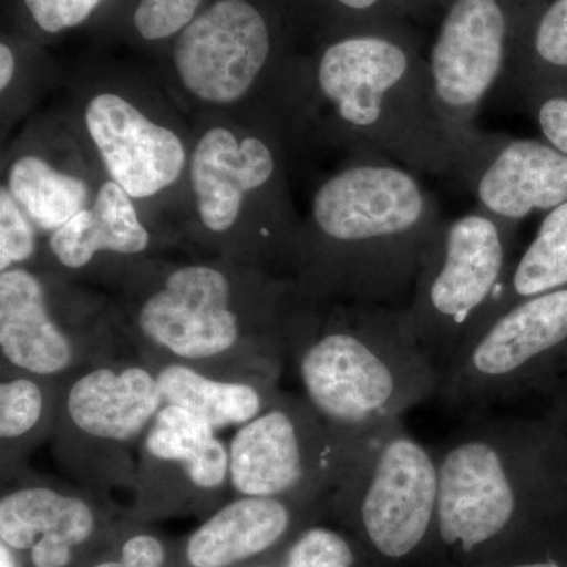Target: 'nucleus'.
Segmentation results:
<instances>
[{
	"label": "nucleus",
	"mask_w": 567,
	"mask_h": 567,
	"mask_svg": "<svg viewBox=\"0 0 567 567\" xmlns=\"http://www.w3.org/2000/svg\"><path fill=\"white\" fill-rule=\"evenodd\" d=\"M111 287L123 334L142 361H173L226 379L281 380L287 323L300 301L290 276L219 257H152Z\"/></svg>",
	"instance_id": "nucleus-1"
},
{
	"label": "nucleus",
	"mask_w": 567,
	"mask_h": 567,
	"mask_svg": "<svg viewBox=\"0 0 567 567\" xmlns=\"http://www.w3.org/2000/svg\"><path fill=\"white\" fill-rule=\"evenodd\" d=\"M311 133L416 174L456 178L462 144L436 114L427 59L405 20L328 37L298 58L287 134Z\"/></svg>",
	"instance_id": "nucleus-2"
},
{
	"label": "nucleus",
	"mask_w": 567,
	"mask_h": 567,
	"mask_svg": "<svg viewBox=\"0 0 567 567\" xmlns=\"http://www.w3.org/2000/svg\"><path fill=\"white\" fill-rule=\"evenodd\" d=\"M442 221L416 173L353 153L319 183L301 219L289 270L298 300L401 308Z\"/></svg>",
	"instance_id": "nucleus-3"
},
{
	"label": "nucleus",
	"mask_w": 567,
	"mask_h": 567,
	"mask_svg": "<svg viewBox=\"0 0 567 567\" xmlns=\"http://www.w3.org/2000/svg\"><path fill=\"white\" fill-rule=\"evenodd\" d=\"M287 357L309 404L353 439L401 420L442 383L406 306L298 301L287 323Z\"/></svg>",
	"instance_id": "nucleus-4"
},
{
	"label": "nucleus",
	"mask_w": 567,
	"mask_h": 567,
	"mask_svg": "<svg viewBox=\"0 0 567 567\" xmlns=\"http://www.w3.org/2000/svg\"><path fill=\"white\" fill-rule=\"evenodd\" d=\"M287 141L270 118L199 115L178 246L289 276L303 218L290 196Z\"/></svg>",
	"instance_id": "nucleus-5"
},
{
	"label": "nucleus",
	"mask_w": 567,
	"mask_h": 567,
	"mask_svg": "<svg viewBox=\"0 0 567 567\" xmlns=\"http://www.w3.org/2000/svg\"><path fill=\"white\" fill-rule=\"evenodd\" d=\"M435 453L439 540L464 558L567 509V435L551 417H477Z\"/></svg>",
	"instance_id": "nucleus-6"
},
{
	"label": "nucleus",
	"mask_w": 567,
	"mask_h": 567,
	"mask_svg": "<svg viewBox=\"0 0 567 567\" xmlns=\"http://www.w3.org/2000/svg\"><path fill=\"white\" fill-rule=\"evenodd\" d=\"M290 31L275 0H210L158 51L159 82L197 117L248 115L284 130L298 59Z\"/></svg>",
	"instance_id": "nucleus-7"
},
{
	"label": "nucleus",
	"mask_w": 567,
	"mask_h": 567,
	"mask_svg": "<svg viewBox=\"0 0 567 567\" xmlns=\"http://www.w3.org/2000/svg\"><path fill=\"white\" fill-rule=\"evenodd\" d=\"M71 100V121L106 177L171 237L158 213L173 208L177 235L186 207L193 130L162 82L118 63L100 62L78 74Z\"/></svg>",
	"instance_id": "nucleus-8"
},
{
	"label": "nucleus",
	"mask_w": 567,
	"mask_h": 567,
	"mask_svg": "<svg viewBox=\"0 0 567 567\" xmlns=\"http://www.w3.org/2000/svg\"><path fill=\"white\" fill-rule=\"evenodd\" d=\"M163 405L152 369L123 347L62 380L52 456L104 499L114 488L132 491L142 439Z\"/></svg>",
	"instance_id": "nucleus-9"
},
{
	"label": "nucleus",
	"mask_w": 567,
	"mask_h": 567,
	"mask_svg": "<svg viewBox=\"0 0 567 567\" xmlns=\"http://www.w3.org/2000/svg\"><path fill=\"white\" fill-rule=\"evenodd\" d=\"M128 344L111 298L47 268L0 274V364L65 380Z\"/></svg>",
	"instance_id": "nucleus-10"
},
{
	"label": "nucleus",
	"mask_w": 567,
	"mask_h": 567,
	"mask_svg": "<svg viewBox=\"0 0 567 567\" xmlns=\"http://www.w3.org/2000/svg\"><path fill=\"white\" fill-rule=\"evenodd\" d=\"M516 230L477 207L440 223L406 305L417 341L440 371L468 341L505 284Z\"/></svg>",
	"instance_id": "nucleus-11"
},
{
	"label": "nucleus",
	"mask_w": 567,
	"mask_h": 567,
	"mask_svg": "<svg viewBox=\"0 0 567 567\" xmlns=\"http://www.w3.org/2000/svg\"><path fill=\"white\" fill-rule=\"evenodd\" d=\"M360 529L377 557H412L439 537L440 468L435 447L390 421L361 439L344 480L328 496Z\"/></svg>",
	"instance_id": "nucleus-12"
},
{
	"label": "nucleus",
	"mask_w": 567,
	"mask_h": 567,
	"mask_svg": "<svg viewBox=\"0 0 567 567\" xmlns=\"http://www.w3.org/2000/svg\"><path fill=\"white\" fill-rule=\"evenodd\" d=\"M567 364V287L517 301L470 336L436 398L450 409H487L546 385Z\"/></svg>",
	"instance_id": "nucleus-13"
},
{
	"label": "nucleus",
	"mask_w": 567,
	"mask_h": 567,
	"mask_svg": "<svg viewBox=\"0 0 567 567\" xmlns=\"http://www.w3.org/2000/svg\"><path fill=\"white\" fill-rule=\"evenodd\" d=\"M361 439L338 431L305 395L281 391L229 443L234 496L323 502L344 480Z\"/></svg>",
	"instance_id": "nucleus-14"
},
{
	"label": "nucleus",
	"mask_w": 567,
	"mask_h": 567,
	"mask_svg": "<svg viewBox=\"0 0 567 567\" xmlns=\"http://www.w3.org/2000/svg\"><path fill=\"white\" fill-rule=\"evenodd\" d=\"M532 0H440L439 31L429 50L432 102L446 132L464 144L513 61L522 17Z\"/></svg>",
	"instance_id": "nucleus-15"
},
{
	"label": "nucleus",
	"mask_w": 567,
	"mask_h": 567,
	"mask_svg": "<svg viewBox=\"0 0 567 567\" xmlns=\"http://www.w3.org/2000/svg\"><path fill=\"white\" fill-rule=\"evenodd\" d=\"M132 491L140 518L210 511L230 492L229 445L203 417L164 404L142 439Z\"/></svg>",
	"instance_id": "nucleus-16"
},
{
	"label": "nucleus",
	"mask_w": 567,
	"mask_h": 567,
	"mask_svg": "<svg viewBox=\"0 0 567 567\" xmlns=\"http://www.w3.org/2000/svg\"><path fill=\"white\" fill-rule=\"evenodd\" d=\"M106 174L66 114L25 126L3 159L2 185L44 238L92 204Z\"/></svg>",
	"instance_id": "nucleus-17"
},
{
	"label": "nucleus",
	"mask_w": 567,
	"mask_h": 567,
	"mask_svg": "<svg viewBox=\"0 0 567 567\" xmlns=\"http://www.w3.org/2000/svg\"><path fill=\"white\" fill-rule=\"evenodd\" d=\"M456 181L476 207L518 227L567 200V155L544 140L476 130L462 144Z\"/></svg>",
	"instance_id": "nucleus-18"
},
{
	"label": "nucleus",
	"mask_w": 567,
	"mask_h": 567,
	"mask_svg": "<svg viewBox=\"0 0 567 567\" xmlns=\"http://www.w3.org/2000/svg\"><path fill=\"white\" fill-rule=\"evenodd\" d=\"M0 543L31 567H70L103 535V499L24 470L2 484Z\"/></svg>",
	"instance_id": "nucleus-19"
},
{
	"label": "nucleus",
	"mask_w": 567,
	"mask_h": 567,
	"mask_svg": "<svg viewBox=\"0 0 567 567\" xmlns=\"http://www.w3.org/2000/svg\"><path fill=\"white\" fill-rule=\"evenodd\" d=\"M174 246L125 189L104 178L92 204L47 238L40 268L112 286L126 268Z\"/></svg>",
	"instance_id": "nucleus-20"
},
{
	"label": "nucleus",
	"mask_w": 567,
	"mask_h": 567,
	"mask_svg": "<svg viewBox=\"0 0 567 567\" xmlns=\"http://www.w3.org/2000/svg\"><path fill=\"white\" fill-rule=\"evenodd\" d=\"M322 502L234 496L186 537V567H240L286 543L301 516Z\"/></svg>",
	"instance_id": "nucleus-21"
},
{
	"label": "nucleus",
	"mask_w": 567,
	"mask_h": 567,
	"mask_svg": "<svg viewBox=\"0 0 567 567\" xmlns=\"http://www.w3.org/2000/svg\"><path fill=\"white\" fill-rule=\"evenodd\" d=\"M152 369L166 405L203 417L216 432L240 427L274 404L281 393L271 380L226 379L173 361H144Z\"/></svg>",
	"instance_id": "nucleus-22"
},
{
	"label": "nucleus",
	"mask_w": 567,
	"mask_h": 567,
	"mask_svg": "<svg viewBox=\"0 0 567 567\" xmlns=\"http://www.w3.org/2000/svg\"><path fill=\"white\" fill-rule=\"evenodd\" d=\"M62 380L0 364V480L31 468L29 458L51 442Z\"/></svg>",
	"instance_id": "nucleus-23"
},
{
	"label": "nucleus",
	"mask_w": 567,
	"mask_h": 567,
	"mask_svg": "<svg viewBox=\"0 0 567 567\" xmlns=\"http://www.w3.org/2000/svg\"><path fill=\"white\" fill-rule=\"evenodd\" d=\"M522 91L567 85V0H532L514 43L511 61Z\"/></svg>",
	"instance_id": "nucleus-24"
},
{
	"label": "nucleus",
	"mask_w": 567,
	"mask_h": 567,
	"mask_svg": "<svg viewBox=\"0 0 567 567\" xmlns=\"http://www.w3.org/2000/svg\"><path fill=\"white\" fill-rule=\"evenodd\" d=\"M561 287H567V200L544 215L535 237L514 260L505 284L475 331L517 301Z\"/></svg>",
	"instance_id": "nucleus-25"
},
{
	"label": "nucleus",
	"mask_w": 567,
	"mask_h": 567,
	"mask_svg": "<svg viewBox=\"0 0 567 567\" xmlns=\"http://www.w3.org/2000/svg\"><path fill=\"white\" fill-rule=\"evenodd\" d=\"M210 0H110L99 18L110 11L112 24L123 39L158 52Z\"/></svg>",
	"instance_id": "nucleus-26"
},
{
	"label": "nucleus",
	"mask_w": 567,
	"mask_h": 567,
	"mask_svg": "<svg viewBox=\"0 0 567 567\" xmlns=\"http://www.w3.org/2000/svg\"><path fill=\"white\" fill-rule=\"evenodd\" d=\"M289 22L316 41L339 33L372 28L395 20H405L393 0H275Z\"/></svg>",
	"instance_id": "nucleus-27"
},
{
	"label": "nucleus",
	"mask_w": 567,
	"mask_h": 567,
	"mask_svg": "<svg viewBox=\"0 0 567 567\" xmlns=\"http://www.w3.org/2000/svg\"><path fill=\"white\" fill-rule=\"evenodd\" d=\"M44 44L17 32H3L0 40V99L2 125H13L35 102L37 92L52 76Z\"/></svg>",
	"instance_id": "nucleus-28"
},
{
	"label": "nucleus",
	"mask_w": 567,
	"mask_h": 567,
	"mask_svg": "<svg viewBox=\"0 0 567 567\" xmlns=\"http://www.w3.org/2000/svg\"><path fill=\"white\" fill-rule=\"evenodd\" d=\"M110 0H9L13 31L44 44L93 24Z\"/></svg>",
	"instance_id": "nucleus-29"
},
{
	"label": "nucleus",
	"mask_w": 567,
	"mask_h": 567,
	"mask_svg": "<svg viewBox=\"0 0 567 567\" xmlns=\"http://www.w3.org/2000/svg\"><path fill=\"white\" fill-rule=\"evenodd\" d=\"M47 238L0 186V274L10 268H40Z\"/></svg>",
	"instance_id": "nucleus-30"
},
{
	"label": "nucleus",
	"mask_w": 567,
	"mask_h": 567,
	"mask_svg": "<svg viewBox=\"0 0 567 567\" xmlns=\"http://www.w3.org/2000/svg\"><path fill=\"white\" fill-rule=\"evenodd\" d=\"M358 555L346 536L334 529L308 527L286 547L284 567H357Z\"/></svg>",
	"instance_id": "nucleus-31"
},
{
	"label": "nucleus",
	"mask_w": 567,
	"mask_h": 567,
	"mask_svg": "<svg viewBox=\"0 0 567 567\" xmlns=\"http://www.w3.org/2000/svg\"><path fill=\"white\" fill-rule=\"evenodd\" d=\"M166 543L145 528L128 527L112 540L102 557L92 558L85 567H169Z\"/></svg>",
	"instance_id": "nucleus-32"
},
{
	"label": "nucleus",
	"mask_w": 567,
	"mask_h": 567,
	"mask_svg": "<svg viewBox=\"0 0 567 567\" xmlns=\"http://www.w3.org/2000/svg\"><path fill=\"white\" fill-rule=\"evenodd\" d=\"M522 95L543 140L567 155V85L525 89Z\"/></svg>",
	"instance_id": "nucleus-33"
},
{
	"label": "nucleus",
	"mask_w": 567,
	"mask_h": 567,
	"mask_svg": "<svg viewBox=\"0 0 567 567\" xmlns=\"http://www.w3.org/2000/svg\"><path fill=\"white\" fill-rule=\"evenodd\" d=\"M395 9L404 18L423 17L429 10L439 9L440 0H393Z\"/></svg>",
	"instance_id": "nucleus-34"
},
{
	"label": "nucleus",
	"mask_w": 567,
	"mask_h": 567,
	"mask_svg": "<svg viewBox=\"0 0 567 567\" xmlns=\"http://www.w3.org/2000/svg\"><path fill=\"white\" fill-rule=\"evenodd\" d=\"M498 567H567L558 561L557 558H539V559H527V561L511 563V565L498 566Z\"/></svg>",
	"instance_id": "nucleus-35"
},
{
	"label": "nucleus",
	"mask_w": 567,
	"mask_h": 567,
	"mask_svg": "<svg viewBox=\"0 0 567 567\" xmlns=\"http://www.w3.org/2000/svg\"><path fill=\"white\" fill-rule=\"evenodd\" d=\"M0 567H22L20 555L2 543H0Z\"/></svg>",
	"instance_id": "nucleus-36"
},
{
	"label": "nucleus",
	"mask_w": 567,
	"mask_h": 567,
	"mask_svg": "<svg viewBox=\"0 0 567 567\" xmlns=\"http://www.w3.org/2000/svg\"><path fill=\"white\" fill-rule=\"evenodd\" d=\"M551 420L555 421L563 429V432L567 435V394L565 398L559 399L557 409L550 415Z\"/></svg>",
	"instance_id": "nucleus-37"
},
{
	"label": "nucleus",
	"mask_w": 567,
	"mask_h": 567,
	"mask_svg": "<svg viewBox=\"0 0 567 567\" xmlns=\"http://www.w3.org/2000/svg\"><path fill=\"white\" fill-rule=\"evenodd\" d=\"M240 567H284L281 566H275V565H265V563H256V565H246Z\"/></svg>",
	"instance_id": "nucleus-38"
}]
</instances>
